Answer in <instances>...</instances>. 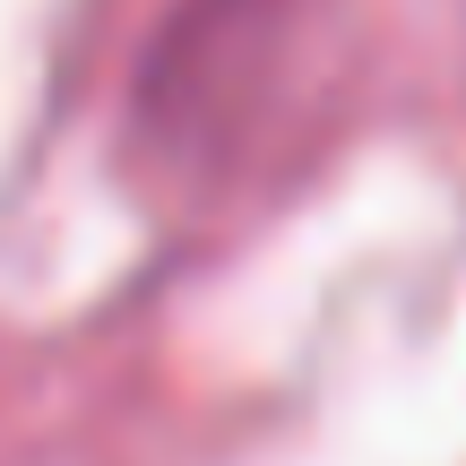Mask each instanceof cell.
<instances>
[{"instance_id":"obj_1","label":"cell","mask_w":466,"mask_h":466,"mask_svg":"<svg viewBox=\"0 0 466 466\" xmlns=\"http://www.w3.org/2000/svg\"><path fill=\"white\" fill-rule=\"evenodd\" d=\"M294 0H182L138 69V130L165 165H217L259 113Z\"/></svg>"}]
</instances>
